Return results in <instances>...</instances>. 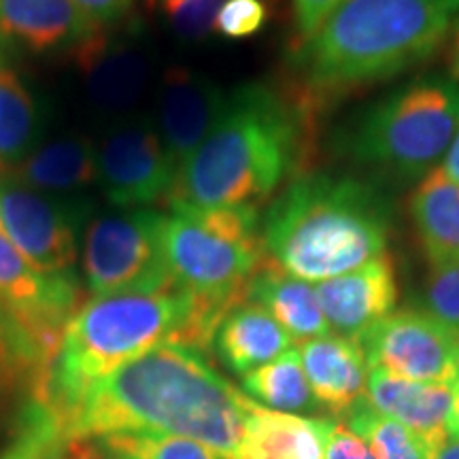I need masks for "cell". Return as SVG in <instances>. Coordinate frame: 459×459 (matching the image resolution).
<instances>
[{
	"mask_svg": "<svg viewBox=\"0 0 459 459\" xmlns=\"http://www.w3.org/2000/svg\"><path fill=\"white\" fill-rule=\"evenodd\" d=\"M347 428L364 438L375 459H436V451L421 436L377 412L366 400L347 412Z\"/></svg>",
	"mask_w": 459,
	"mask_h": 459,
	"instance_id": "obj_26",
	"label": "cell"
},
{
	"mask_svg": "<svg viewBox=\"0 0 459 459\" xmlns=\"http://www.w3.org/2000/svg\"><path fill=\"white\" fill-rule=\"evenodd\" d=\"M247 300L266 308L291 341L307 342L332 334L315 287L308 281L285 273L268 255L247 285Z\"/></svg>",
	"mask_w": 459,
	"mask_h": 459,
	"instance_id": "obj_20",
	"label": "cell"
},
{
	"mask_svg": "<svg viewBox=\"0 0 459 459\" xmlns=\"http://www.w3.org/2000/svg\"><path fill=\"white\" fill-rule=\"evenodd\" d=\"M71 60L83 74L90 100L105 113H128L145 94L152 57L134 39L108 37L102 28L74 49Z\"/></svg>",
	"mask_w": 459,
	"mask_h": 459,
	"instance_id": "obj_14",
	"label": "cell"
},
{
	"mask_svg": "<svg viewBox=\"0 0 459 459\" xmlns=\"http://www.w3.org/2000/svg\"><path fill=\"white\" fill-rule=\"evenodd\" d=\"M243 389L249 398L260 400L273 411L298 412L313 411L319 406L296 347L287 349L271 364H264L245 375Z\"/></svg>",
	"mask_w": 459,
	"mask_h": 459,
	"instance_id": "obj_25",
	"label": "cell"
},
{
	"mask_svg": "<svg viewBox=\"0 0 459 459\" xmlns=\"http://www.w3.org/2000/svg\"><path fill=\"white\" fill-rule=\"evenodd\" d=\"M341 3L342 0H294V20L300 41L307 43Z\"/></svg>",
	"mask_w": 459,
	"mask_h": 459,
	"instance_id": "obj_33",
	"label": "cell"
},
{
	"mask_svg": "<svg viewBox=\"0 0 459 459\" xmlns=\"http://www.w3.org/2000/svg\"><path fill=\"white\" fill-rule=\"evenodd\" d=\"M79 300L82 285L74 273H39L0 232V307L48 359L56 358Z\"/></svg>",
	"mask_w": 459,
	"mask_h": 459,
	"instance_id": "obj_11",
	"label": "cell"
},
{
	"mask_svg": "<svg viewBox=\"0 0 459 459\" xmlns=\"http://www.w3.org/2000/svg\"><path fill=\"white\" fill-rule=\"evenodd\" d=\"M436 459H459V438L455 436L446 438L440 451L436 453Z\"/></svg>",
	"mask_w": 459,
	"mask_h": 459,
	"instance_id": "obj_38",
	"label": "cell"
},
{
	"mask_svg": "<svg viewBox=\"0 0 459 459\" xmlns=\"http://www.w3.org/2000/svg\"><path fill=\"white\" fill-rule=\"evenodd\" d=\"M228 96L213 79L186 66L166 71L158 100V132L166 156L179 170L213 130Z\"/></svg>",
	"mask_w": 459,
	"mask_h": 459,
	"instance_id": "obj_13",
	"label": "cell"
},
{
	"mask_svg": "<svg viewBox=\"0 0 459 459\" xmlns=\"http://www.w3.org/2000/svg\"><path fill=\"white\" fill-rule=\"evenodd\" d=\"M411 220L432 266L459 260V183L436 166L411 196Z\"/></svg>",
	"mask_w": 459,
	"mask_h": 459,
	"instance_id": "obj_23",
	"label": "cell"
},
{
	"mask_svg": "<svg viewBox=\"0 0 459 459\" xmlns=\"http://www.w3.org/2000/svg\"><path fill=\"white\" fill-rule=\"evenodd\" d=\"M457 20L459 0H342L298 54L307 94L324 100L409 71Z\"/></svg>",
	"mask_w": 459,
	"mask_h": 459,
	"instance_id": "obj_5",
	"label": "cell"
},
{
	"mask_svg": "<svg viewBox=\"0 0 459 459\" xmlns=\"http://www.w3.org/2000/svg\"><path fill=\"white\" fill-rule=\"evenodd\" d=\"M213 344L223 364L245 377L291 349V336L266 308L245 300L223 317Z\"/></svg>",
	"mask_w": 459,
	"mask_h": 459,
	"instance_id": "obj_22",
	"label": "cell"
},
{
	"mask_svg": "<svg viewBox=\"0 0 459 459\" xmlns=\"http://www.w3.org/2000/svg\"><path fill=\"white\" fill-rule=\"evenodd\" d=\"M307 141V102L271 83H245L196 152L179 166L169 206H257L298 170Z\"/></svg>",
	"mask_w": 459,
	"mask_h": 459,
	"instance_id": "obj_2",
	"label": "cell"
},
{
	"mask_svg": "<svg viewBox=\"0 0 459 459\" xmlns=\"http://www.w3.org/2000/svg\"><path fill=\"white\" fill-rule=\"evenodd\" d=\"M79 9L94 22L96 26L108 28L124 20V15L130 11L132 0H74Z\"/></svg>",
	"mask_w": 459,
	"mask_h": 459,
	"instance_id": "obj_34",
	"label": "cell"
},
{
	"mask_svg": "<svg viewBox=\"0 0 459 459\" xmlns=\"http://www.w3.org/2000/svg\"><path fill=\"white\" fill-rule=\"evenodd\" d=\"M268 20L264 0H223L215 30L228 39H245L260 32Z\"/></svg>",
	"mask_w": 459,
	"mask_h": 459,
	"instance_id": "obj_31",
	"label": "cell"
},
{
	"mask_svg": "<svg viewBox=\"0 0 459 459\" xmlns=\"http://www.w3.org/2000/svg\"><path fill=\"white\" fill-rule=\"evenodd\" d=\"M451 73L453 79L459 82V20L453 28V41H451Z\"/></svg>",
	"mask_w": 459,
	"mask_h": 459,
	"instance_id": "obj_37",
	"label": "cell"
},
{
	"mask_svg": "<svg viewBox=\"0 0 459 459\" xmlns=\"http://www.w3.org/2000/svg\"><path fill=\"white\" fill-rule=\"evenodd\" d=\"M7 172L41 192L77 198L91 181H96L94 143L82 134L57 136L43 145L39 143Z\"/></svg>",
	"mask_w": 459,
	"mask_h": 459,
	"instance_id": "obj_21",
	"label": "cell"
},
{
	"mask_svg": "<svg viewBox=\"0 0 459 459\" xmlns=\"http://www.w3.org/2000/svg\"><path fill=\"white\" fill-rule=\"evenodd\" d=\"M324 459H375L364 438L342 423L332 421L325 438Z\"/></svg>",
	"mask_w": 459,
	"mask_h": 459,
	"instance_id": "obj_32",
	"label": "cell"
},
{
	"mask_svg": "<svg viewBox=\"0 0 459 459\" xmlns=\"http://www.w3.org/2000/svg\"><path fill=\"white\" fill-rule=\"evenodd\" d=\"M96 26L74 0H0V48L24 54H68L90 41Z\"/></svg>",
	"mask_w": 459,
	"mask_h": 459,
	"instance_id": "obj_15",
	"label": "cell"
},
{
	"mask_svg": "<svg viewBox=\"0 0 459 459\" xmlns=\"http://www.w3.org/2000/svg\"><path fill=\"white\" fill-rule=\"evenodd\" d=\"M164 342L196 349V302L175 281L94 296L68 321L48 375L30 398L48 406L65 429L102 378Z\"/></svg>",
	"mask_w": 459,
	"mask_h": 459,
	"instance_id": "obj_3",
	"label": "cell"
},
{
	"mask_svg": "<svg viewBox=\"0 0 459 459\" xmlns=\"http://www.w3.org/2000/svg\"><path fill=\"white\" fill-rule=\"evenodd\" d=\"M387 200L355 177L300 172L262 221L266 255L302 281H328L387 254Z\"/></svg>",
	"mask_w": 459,
	"mask_h": 459,
	"instance_id": "obj_4",
	"label": "cell"
},
{
	"mask_svg": "<svg viewBox=\"0 0 459 459\" xmlns=\"http://www.w3.org/2000/svg\"><path fill=\"white\" fill-rule=\"evenodd\" d=\"M426 313L459 328V260L432 266L423 287Z\"/></svg>",
	"mask_w": 459,
	"mask_h": 459,
	"instance_id": "obj_29",
	"label": "cell"
},
{
	"mask_svg": "<svg viewBox=\"0 0 459 459\" xmlns=\"http://www.w3.org/2000/svg\"><path fill=\"white\" fill-rule=\"evenodd\" d=\"M298 353L315 398L325 409L347 415L364 400L368 364L358 341L328 334L300 342Z\"/></svg>",
	"mask_w": 459,
	"mask_h": 459,
	"instance_id": "obj_18",
	"label": "cell"
},
{
	"mask_svg": "<svg viewBox=\"0 0 459 459\" xmlns=\"http://www.w3.org/2000/svg\"><path fill=\"white\" fill-rule=\"evenodd\" d=\"M251 406L203 351L164 342L102 378L66 419L65 436L83 443L115 432H162L234 459Z\"/></svg>",
	"mask_w": 459,
	"mask_h": 459,
	"instance_id": "obj_1",
	"label": "cell"
},
{
	"mask_svg": "<svg viewBox=\"0 0 459 459\" xmlns=\"http://www.w3.org/2000/svg\"><path fill=\"white\" fill-rule=\"evenodd\" d=\"M332 419H308L254 402L234 459H324Z\"/></svg>",
	"mask_w": 459,
	"mask_h": 459,
	"instance_id": "obj_19",
	"label": "cell"
},
{
	"mask_svg": "<svg viewBox=\"0 0 459 459\" xmlns=\"http://www.w3.org/2000/svg\"><path fill=\"white\" fill-rule=\"evenodd\" d=\"M449 436H455L459 438V378L455 383V395H453V409H451V417H449Z\"/></svg>",
	"mask_w": 459,
	"mask_h": 459,
	"instance_id": "obj_36",
	"label": "cell"
},
{
	"mask_svg": "<svg viewBox=\"0 0 459 459\" xmlns=\"http://www.w3.org/2000/svg\"><path fill=\"white\" fill-rule=\"evenodd\" d=\"M368 368L426 383L459 378V328L415 308L387 315L358 338Z\"/></svg>",
	"mask_w": 459,
	"mask_h": 459,
	"instance_id": "obj_12",
	"label": "cell"
},
{
	"mask_svg": "<svg viewBox=\"0 0 459 459\" xmlns=\"http://www.w3.org/2000/svg\"><path fill=\"white\" fill-rule=\"evenodd\" d=\"M166 213L119 209L85 228L82 240L83 281L91 296L170 283L162 251Z\"/></svg>",
	"mask_w": 459,
	"mask_h": 459,
	"instance_id": "obj_8",
	"label": "cell"
},
{
	"mask_svg": "<svg viewBox=\"0 0 459 459\" xmlns=\"http://www.w3.org/2000/svg\"><path fill=\"white\" fill-rule=\"evenodd\" d=\"M223 0H164V11L172 30L196 41L215 30V20Z\"/></svg>",
	"mask_w": 459,
	"mask_h": 459,
	"instance_id": "obj_30",
	"label": "cell"
},
{
	"mask_svg": "<svg viewBox=\"0 0 459 459\" xmlns=\"http://www.w3.org/2000/svg\"><path fill=\"white\" fill-rule=\"evenodd\" d=\"M443 169H445V172L451 177L453 181L459 183V130H457L455 139H453V143H451L449 152L445 153Z\"/></svg>",
	"mask_w": 459,
	"mask_h": 459,
	"instance_id": "obj_35",
	"label": "cell"
},
{
	"mask_svg": "<svg viewBox=\"0 0 459 459\" xmlns=\"http://www.w3.org/2000/svg\"><path fill=\"white\" fill-rule=\"evenodd\" d=\"M77 459H96V455H94V451L85 453V455H83V451H82V453H79V455H77Z\"/></svg>",
	"mask_w": 459,
	"mask_h": 459,
	"instance_id": "obj_39",
	"label": "cell"
},
{
	"mask_svg": "<svg viewBox=\"0 0 459 459\" xmlns=\"http://www.w3.org/2000/svg\"><path fill=\"white\" fill-rule=\"evenodd\" d=\"M162 251L170 279L196 300L204 324L220 330L247 300V285L266 257L257 206H170Z\"/></svg>",
	"mask_w": 459,
	"mask_h": 459,
	"instance_id": "obj_6",
	"label": "cell"
},
{
	"mask_svg": "<svg viewBox=\"0 0 459 459\" xmlns=\"http://www.w3.org/2000/svg\"><path fill=\"white\" fill-rule=\"evenodd\" d=\"M4 170V164L3 162H0V172H3Z\"/></svg>",
	"mask_w": 459,
	"mask_h": 459,
	"instance_id": "obj_40",
	"label": "cell"
},
{
	"mask_svg": "<svg viewBox=\"0 0 459 459\" xmlns=\"http://www.w3.org/2000/svg\"><path fill=\"white\" fill-rule=\"evenodd\" d=\"M90 211L83 196H54L0 172V232L39 273H73Z\"/></svg>",
	"mask_w": 459,
	"mask_h": 459,
	"instance_id": "obj_9",
	"label": "cell"
},
{
	"mask_svg": "<svg viewBox=\"0 0 459 459\" xmlns=\"http://www.w3.org/2000/svg\"><path fill=\"white\" fill-rule=\"evenodd\" d=\"M319 307L330 330L344 338H358L372 325L394 313L398 302V283L392 257H377L341 277L315 285Z\"/></svg>",
	"mask_w": 459,
	"mask_h": 459,
	"instance_id": "obj_16",
	"label": "cell"
},
{
	"mask_svg": "<svg viewBox=\"0 0 459 459\" xmlns=\"http://www.w3.org/2000/svg\"><path fill=\"white\" fill-rule=\"evenodd\" d=\"M45 113L9 51L0 48V162L13 166L41 143Z\"/></svg>",
	"mask_w": 459,
	"mask_h": 459,
	"instance_id": "obj_24",
	"label": "cell"
},
{
	"mask_svg": "<svg viewBox=\"0 0 459 459\" xmlns=\"http://www.w3.org/2000/svg\"><path fill=\"white\" fill-rule=\"evenodd\" d=\"M66 445L57 417L41 402L30 398L17 419L13 440L0 453V459H57Z\"/></svg>",
	"mask_w": 459,
	"mask_h": 459,
	"instance_id": "obj_28",
	"label": "cell"
},
{
	"mask_svg": "<svg viewBox=\"0 0 459 459\" xmlns=\"http://www.w3.org/2000/svg\"><path fill=\"white\" fill-rule=\"evenodd\" d=\"M459 130V82L419 77L372 102L342 132L344 156L361 166L419 179L436 169Z\"/></svg>",
	"mask_w": 459,
	"mask_h": 459,
	"instance_id": "obj_7",
	"label": "cell"
},
{
	"mask_svg": "<svg viewBox=\"0 0 459 459\" xmlns=\"http://www.w3.org/2000/svg\"><path fill=\"white\" fill-rule=\"evenodd\" d=\"M453 383H426L402 378L381 368H368L364 400L381 415L421 436L438 453L449 438V417L453 409Z\"/></svg>",
	"mask_w": 459,
	"mask_h": 459,
	"instance_id": "obj_17",
	"label": "cell"
},
{
	"mask_svg": "<svg viewBox=\"0 0 459 459\" xmlns=\"http://www.w3.org/2000/svg\"><path fill=\"white\" fill-rule=\"evenodd\" d=\"M94 153L96 181L117 209H145L169 196L177 169L149 115L119 117L94 145Z\"/></svg>",
	"mask_w": 459,
	"mask_h": 459,
	"instance_id": "obj_10",
	"label": "cell"
},
{
	"mask_svg": "<svg viewBox=\"0 0 459 459\" xmlns=\"http://www.w3.org/2000/svg\"><path fill=\"white\" fill-rule=\"evenodd\" d=\"M99 459H226L196 440L162 432H115L96 438Z\"/></svg>",
	"mask_w": 459,
	"mask_h": 459,
	"instance_id": "obj_27",
	"label": "cell"
}]
</instances>
